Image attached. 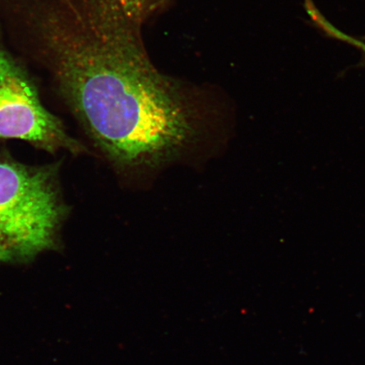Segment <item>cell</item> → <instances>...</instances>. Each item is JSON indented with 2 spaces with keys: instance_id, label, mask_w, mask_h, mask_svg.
Listing matches in <instances>:
<instances>
[{
  "instance_id": "1",
  "label": "cell",
  "mask_w": 365,
  "mask_h": 365,
  "mask_svg": "<svg viewBox=\"0 0 365 365\" xmlns=\"http://www.w3.org/2000/svg\"><path fill=\"white\" fill-rule=\"evenodd\" d=\"M43 34L76 115L117 165L158 166L188 143L192 126L175 82L150 62L138 24L116 0H93L75 25L50 17Z\"/></svg>"
},
{
  "instance_id": "2",
  "label": "cell",
  "mask_w": 365,
  "mask_h": 365,
  "mask_svg": "<svg viewBox=\"0 0 365 365\" xmlns=\"http://www.w3.org/2000/svg\"><path fill=\"white\" fill-rule=\"evenodd\" d=\"M66 209L58 167L0 157V263H26L57 247Z\"/></svg>"
},
{
  "instance_id": "3",
  "label": "cell",
  "mask_w": 365,
  "mask_h": 365,
  "mask_svg": "<svg viewBox=\"0 0 365 365\" xmlns=\"http://www.w3.org/2000/svg\"><path fill=\"white\" fill-rule=\"evenodd\" d=\"M0 139L29 141L51 153L66 149L78 153L84 149L67 133L62 123L45 108L35 86L2 48H0Z\"/></svg>"
},
{
  "instance_id": "4",
  "label": "cell",
  "mask_w": 365,
  "mask_h": 365,
  "mask_svg": "<svg viewBox=\"0 0 365 365\" xmlns=\"http://www.w3.org/2000/svg\"><path fill=\"white\" fill-rule=\"evenodd\" d=\"M308 16L310 21H312L314 26L317 27L322 33L330 36L331 38L340 41V42H344L360 50L365 57V43L363 40L356 38L354 36H349L337 29L322 15V13L317 8H314L312 11H309Z\"/></svg>"
},
{
  "instance_id": "5",
  "label": "cell",
  "mask_w": 365,
  "mask_h": 365,
  "mask_svg": "<svg viewBox=\"0 0 365 365\" xmlns=\"http://www.w3.org/2000/svg\"><path fill=\"white\" fill-rule=\"evenodd\" d=\"M128 19L139 24L143 21L150 0H116Z\"/></svg>"
}]
</instances>
